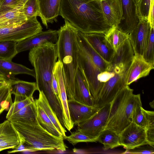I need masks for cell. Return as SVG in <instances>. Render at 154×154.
<instances>
[{"mask_svg": "<svg viewBox=\"0 0 154 154\" xmlns=\"http://www.w3.org/2000/svg\"><path fill=\"white\" fill-rule=\"evenodd\" d=\"M59 15L84 34L105 35L113 28L106 20L101 0H61Z\"/></svg>", "mask_w": 154, "mask_h": 154, "instance_id": "cell-1", "label": "cell"}, {"mask_svg": "<svg viewBox=\"0 0 154 154\" xmlns=\"http://www.w3.org/2000/svg\"><path fill=\"white\" fill-rule=\"evenodd\" d=\"M58 30L56 43L58 60L62 65L66 93L68 99H74V81L79 67V48L77 40L78 30L68 21Z\"/></svg>", "mask_w": 154, "mask_h": 154, "instance_id": "cell-2", "label": "cell"}, {"mask_svg": "<svg viewBox=\"0 0 154 154\" xmlns=\"http://www.w3.org/2000/svg\"><path fill=\"white\" fill-rule=\"evenodd\" d=\"M58 58L57 44L46 42L29 50V60L34 68L38 90L49 101L57 96L52 85L53 70Z\"/></svg>", "mask_w": 154, "mask_h": 154, "instance_id": "cell-3", "label": "cell"}, {"mask_svg": "<svg viewBox=\"0 0 154 154\" xmlns=\"http://www.w3.org/2000/svg\"><path fill=\"white\" fill-rule=\"evenodd\" d=\"M139 106H142L140 94H134L133 90L129 85H125L110 103L109 116L104 129L112 131L119 134L133 122L135 110Z\"/></svg>", "mask_w": 154, "mask_h": 154, "instance_id": "cell-4", "label": "cell"}, {"mask_svg": "<svg viewBox=\"0 0 154 154\" xmlns=\"http://www.w3.org/2000/svg\"><path fill=\"white\" fill-rule=\"evenodd\" d=\"M11 123L20 136L36 151L56 149L63 151L68 148L63 137L59 138L49 133L40 125L38 120L30 124Z\"/></svg>", "mask_w": 154, "mask_h": 154, "instance_id": "cell-5", "label": "cell"}, {"mask_svg": "<svg viewBox=\"0 0 154 154\" xmlns=\"http://www.w3.org/2000/svg\"><path fill=\"white\" fill-rule=\"evenodd\" d=\"M78 46L79 67L83 72L88 83L90 93L96 105L104 83L100 82L98 79V76L101 71L96 66L85 51L78 45Z\"/></svg>", "mask_w": 154, "mask_h": 154, "instance_id": "cell-6", "label": "cell"}, {"mask_svg": "<svg viewBox=\"0 0 154 154\" xmlns=\"http://www.w3.org/2000/svg\"><path fill=\"white\" fill-rule=\"evenodd\" d=\"M36 17L28 18L20 26L0 28V41L17 42L42 31V28Z\"/></svg>", "mask_w": 154, "mask_h": 154, "instance_id": "cell-7", "label": "cell"}, {"mask_svg": "<svg viewBox=\"0 0 154 154\" xmlns=\"http://www.w3.org/2000/svg\"><path fill=\"white\" fill-rule=\"evenodd\" d=\"M110 107V103L100 108L91 117L78 124L77 130L91 137H97L106 127Z\"/></svg>", "mask_w": 154, "mask_h": 154, "instance_id": "cell-8", "label": "cell"}, {"mask_svg": "<svg viewBox=\"0 0 154 154\" xmlns=\"http://www.w3.org/2000/svg\"><path fill=\"white\" fill-rule=\"evenodd\" d=\"M134 54L130 41L126 39L115 51L110 62L109 71L124 75L131 64Z\"/></svg>", "mask_w": 154, "mask_h": 154, "instance_id": "cell-9", "label": "cell"}, {"mask_svg": "<svg viewBox=\"0 0 154 154\" xmlns=\"http://www.w3.org/2000/svg\"><path fill=\"white\" fill-rule=\"evenodd\" d=\"M120 146L126 149H133L148 144L145 129L132 122L119 134Z\"/></svg>", "mask_w": 154, "mask_h": 154, "instance_id": "cell-10", "label": "cell"}, {"mask_svg": "<svg viewBox=\"0 0 154 154\" xmlns=\"http://www.w3.org/2000/svg\"><path fill=\"white\" fill-rule=\"evenodd\" d=\"M150 29L148 19H140L136 27L128 35L134 55L143 56Z\"/></svg>", "mask_w": 154, "mask_h": 154, "instance_id": "cell-11", "label": "cell"}, {"mask_svg": "<svg viewBox=\"0 0 154 154\" xmlns=\"http://www.w3.org/2000/svg\"><path fill=\"white\" fill-rule=\"evenodd\" d=\"M123 15L120 23L116 27L128 35L136 27L140 19L136 0H121Z\"/></svg>", "mask_w": 154, "mask_h": 154, "instance_id": "cell-12", "label": "cell"}, {"mask_svg": "<svg viewBox=\"0 0 154 154\" xmlns=\"http://www.w3.org/2000/svg\"><path fill=\"white\" fill-rule=\"evenodd\" d=\"M124 75L115 73V75L104 83L100 93L96 106L100 108L111 103L119 91L125 85Z\"/></svg>", "mask_w": 154, "mask_h": 154, "instance_id": "cell-13", "label": "cell"}, {"mask_svg": "<svg viewBox=\"0 0 154 154\" xmlns=\"http://www.w3.org/2000/svg\"><path fill=\"white\" fill-rule=\"evenodd\" d=\"M154 64L146 61L142 56L134 55L132 62L125 73V85H129L138 79L149 75L154 69Z\"/></svg>", "mask_w": 154, "mask_h": 154, "instance_id": "cell-14", "label": "cell"}, {"mask_svg": "<svg viewBox=\"0 0 154 154\" xmlns=\"http://www.w3.org/2000/svg\"><path fill=\"white\" fill-rule=\"evenodd\" d=\"M58 30L49 29L42 31L32 36L17 42L16 50L17 53L30 50L46 42L56 44L58 40Z\"/></svg>", "mask_w": 154, "mask_h": 154, "instance_id": "cell-15", "label": "cell"}, {"mask_svg": "<svg viewBox=\"0 0 154 154\" xmlns=\"http://www.w3.org/2000/svg\"><path fill=\"white\" fill-rule=\"evenodd\" d=\"M53 73L57 82L60 100L63 110L64 126L69 131H70L73 128L74 124L72 121L69 116L68 98L62 72V65L60 61L58 60L56 63L54 68Z\"/></svg>", "mask_w": 154, "mask_h": 154, "instance_id": "cell-16", "label": "cell"}, {"mask_svg": "<svg viewBox=\"0 0 154 154\" xmlns=\"http://www.w3.org/2000/svg\"><path fill=\"white\" fill-rule=\"evenodd\" d=\"M68 105L71 119L77 125L91 117L100 109L96 106H88L74 99H68Z\"/></svg>", "mask_w": 154, "mask_h": 154, "instance_id": "cell-17", "label": "cell"}, {"mask_svg": "<svg viewBox=\"0 0 154 154\" xmlns=\"http://www.w3.org/2000/svg\"><path fill=\"white\" fill-rule=\"evenodd\" d=\"M74 99L88 106H95L90 93L88 83L83 72L79 67L75 79Z\"/></svg>", "mask_w": 154, "mask_h": 154, "instance_id": "cell-18", "label": "cell"}, {"mask_svg": "<svg viewBox=\"0 0 154 154\" xmlns=\"http://www.w3.org/2000/svg\"><path fill=\"white\" fill-rule=\"evenodd\" d=\"M85 38L96 52L109 63L115 51L102 33L84 34Z\"/></svg>", "mask_w": 154, "mask_h": 154, "instance_id": "cell-19", "label": "cell"}, {"mask_svg": "<svg viewBox=\"0 0 154 154\" xmlns=\"http://www.w3.org/2000/svg\"><path fill=\"white\" fill-rule=\"evenodd\" d=\"M103 11L106 20L111 27H117L123 15L121 0H101Z\"/></svg>", "mask_w": 154, "mask_h": 154, "instance_id": "cell-20", "label": "cell"}, {"mask_svg": "<svg viewBox=\"0 0 154 154\" xmlns=\"http://www.w3.org/2000/svg\"><path fill=\"white\" fill-rule=\"evenodd\" d=\"M40 17L43 24L48 28V24L57 21L61 0H37Z\"/></svg>", "mask_w": 154, "mask_h": 154, "instance_id": "cell-21", "label": "cell"}, {"mask_svg": "<svg viewBox=\"0 0 154 154\" xmlns=\"http://www.w3.org/2000/svg\"><path fill=\"white\" fill-rule=\"evenodd\" d=\"M11 92L15 96L14 102L32 97L33 94L38 90L36 83L18 80H11L10 82Z\"/></svg>", "mask_w": 154, "mask_h": 154, "instance_id": "cell-22", "label": "cell"}, {"mask_svg": "<svg viewBox=\"0 0 154 154\" xmlns=\"http://www.w3.org/2000/svg\"><path fill=\"white\" fill-rule=\"evenodd\" d=\"M20 137L11 122L8 120L0 124V146L8 149L17 146Z\"/></svg>", "mask_w": 154, "mask_h": 154, "instance_id": "cell-23", "label": "cell"}, {"mask_svg": "<svg viewBox=\"0 0 154 154\" xmlns=\"http://www.w3.org/2000/svg\"><path fill=\"white\" fill-rule=\"evenodd\" d=\"M77 40L78 45L85 51L101 71H109V63L106 61L94 49L83 33L79 31L77 34Z\"/></svg>", "mask_w": 154, "mask_h": 154, "instance_id": "cell-24", "label": "cell"}, {"mask_svg": "<svg viewBox=\"0 0 154 154\" xmlns=\"http://www.w3.org/2000/svg\"><path fill=\"white\" fill-rule=\"evenodd\" d=\"M7 119L11 123L30 124L37 121L36 107L35 100Z\"/></svg>", "mask_w": 154, "mask_h": 154, "instance_id": "cell-25", "label": "cell"}, {"mask_svg": "<svg viewBox=\"0 0 154 154\" xmlns=\"http://www.w3.org/2000/svg\"><path fill=\"white\" fill-rule=\"evenodd\" d=\"M22 7H18L0 14V28L19 26L25 23L27 19Z\"/></svg>", "mask_w": 154, "mask_h": 154, "instance_id": "cell-26", "label": "cell"}, {"mask_svg": "<svg viewBox=\"0 0 154 154\" xmlns=\"http://www.w3.org/2000/svg\"><path fill=\"white\" fill-rule=\"evenodd\" d=\"M39 97L35 100L42 108L52 123L63 137L66 136V131L60 123L57 115L51 106L42 91H39Z\"/></svg>", "mask_w": 154, "mask_h": 154, "instance_id": "cell-27", "label": "cell"}, {"mask_svg": "<svg viewBox=\"0 0 154 154\" xmlns=\"http://www.w3.org/2000/svg\"><path fill=\"white\" fill-rule=\"evenodd\" d=\"M0 68L8 72L14 76L19 74H26L35 78L34 69H30L22 65L14 63L11 61L0 59Z\"/></svg>", "mask_w": 154, "mask_h": 154, "instance_id": "cell-28", "label": "cell"}, {"mask_svg": "<svg viewBox=\"0 0 154 154\" xmlns=\"http://www.w3.org/2000/svg\"><path fill=\"white\" fill-rule=\"evenodd\" d=\"M35 103L37 118L40 125L51 134L59 138L63 137L39 105L35 102Z\"/></svg>", "mask_w": 154, "mask_h": 154, "instance_id": "cell-29", "label": "cell"}, {"mask_svg": "<svg viewBox=\"0 0 154 154\" xmlns=\"http://www.w3.org/2000/svg\"><path fill=\"white\" fill-rule=\"evenodd\" d=\"M103 145V149L106 150L120 146L119 135L115 132L104 129L97 137V141Z\"/></svg>", "mask_w": 154, "mask_h": 154, "instance_id": "cell-30", "label": "cell"}, {"mask_svg": "<svg viewBox=\"0 0 154 154\" xmlns=\"http://www.w3.org/2000/svg\"><path fill=\"white\" fill-rule=\"evenodd\" d=\"M105 36L115 51L128 38V35L119 30L116 27H113Z\"/></svg>", "mask_w": 154, "mask_h": 154, "instance_id": "cell-31", "label": "cell"}, {"mask_svg": "<svg viewBox=\"0 0 154 154\" xmlns=\"http://www.w3.org/2000/svg\"><path fill=\"white\" fill-rule=\"evenodd\" d=\"M17 43L14 41H0V59L11 61L18 54L16 48Z\"/></svg>", "mask_w": 154, "mask_h": 154, "instance_id": "cell-32", "label": "cell"}, {"mask_svg": "<svg viewBox=\"0 0 154 154\" xmlns=\"http://www.w3.org/2000/svg\"><path fill=\"white\" fill-rule=\"evenodd\" d=\"M11 95L10 83L0 89V114L5 110L8 111L12 105Z\"/></svg>", "mask_w": 154, "mask_h": 154, "instance_id": "cell-33", "label": "cell"}, {"mask_svg": "<svg viewBox=\"0 0 154 154\" xmlns=\"http://www.w3.org/2000/svg\"><path fill=\"white\" fill-rule=\"evenodd\" d=\"M63 139L67 140L73 145L81 142H93L97 141V137L94 138L86 135L77 130L69 136L63 137Z\"/></svg>", "mask_w": 154, "mask_h": 154, "instance_id": "cell-34", "label": "cell"}, {"mask_svg": "<svg viewBox=\"0 0 154 154\" xmlns=\"http://www.w3.org/2000/svg\"><path fill=\"white\" fill-rule=\"evenodd\" d=\"M22 10L27 19L33 17H40L37 0H27L22 7Z\"/></svg>", "mask_w": 154, "mask_h": 154, "instance_id": "cell-35", "label": "cell"}, {"mask_svg": "<svg viewBox=\"0 0 154 154\" xmlns=\"http://www.w3.org/2000/svg\"><path fill=\"white\" fill-rule=\"evenodd\" d=\"M154 27H151L148 40L143 55L147 61L154 64Z\"/></svg>", "mask_w": 154, "mask_h": 154, "instance_id": "cell-36", "label": "cell"}, {"mask_svg": "<svg viewBox=\"0 0 154 154\" xmlns=\"http://www.w3.org/2000/svg\"><path fill=\"white\" fill-rule=\"evenodd\" d=\"M151 0H140L137 4V13L140 20L148 19Z\"/></svg>", "mask_w": 154, "mask_h": 154, "instance_id": "cell-37", "label": "cell"}, {"mask_svg": "<svg viewBox=\"0 0 154 154\" xmlns=\"http://www.w3.org/2000/svg\"><path fill=\"white\" fill-rule=\"evenodd\" d=\"M32 97L28 98L24 100L14 102L11 106L7 113L6 118L7 119L11 115L18 111L23 107L31 103L33 100Z\"/></svg>", "mask_w": 154, "mask_h": 154, "instance_id": "cell-38", "label": "cell"}, {"mask_svg": "<svg viewBox=\"0 0 154 154\" xmlns=\"http://www.w3.org/2000/svg\"><path fill=\"white\" fill-rule=\"evenodd\" d=\"M143 109L142 106H139L136 108L134 113L133 122L145 129L146 119Z\"/></svg>", "mask_w": 154, "mask_h": 154, "instance_id": "cell-39", "label": "cell"}, {"mask_svg": "<svg viewBox=\"0 0 154 154\" xmlns=\"http://www.w3.org/2000/svg\"><path fill=\"white\" fill-rule=\"evenodd\" d=\"M123 153L151 154L154 153V147L149 144H146L133 149H126Z\"/></svg>", "mask_w": 154, "mask_h": 154, "instance_id": "cell-40", "label": "cell"}, {"mask_svg": "<svg viewBox=\"0 0 154 154\" xmlns=\"http://www.w3.org/2000/svg\"><path fill=\"white\" fill-rule=\"evenodd\" d=\"M20 0H2L0 5V14L21 7L19 5Z\"/></svg>", "mask_w": 154, "mask_h": 154, "instance_id": "cell-41", "label": "cell"}, {"mask_svg": "<svg viewBox=\"0 0 154 154\" xmlns=\"http://www.w3.org/2000/svg\"><path fill=\"white\" fill-rule=\"evenodd\" d=\"M20 137V142L19 145L15 148L12 149L13 150L8 151V153H15L26 151L31 152L36 151L33 146L27 143L23 138Z\"/></svg>", "mask_w": 154, "mask_h": 154, "instance_id": "cell-42", "label": "cell"}, {"mask_svg": "<svg viewBox=\"0 0 154 154\" xmlns=\"http://www.w3.org/2000/svg\"><path fill=\"white\" fill-rule=\"evenodd\" d=\"M115 73L113 71H105L101 72L98 76V79L101 83H104L114 76Z\"/></svg>", "mask_w": 154, "mask_h": 154, "instance_id": "cell-43", "label": "cell"}, {"mask_svg": "<svg viewBox=\"0 0 154 154\" xmlns=\"http://www.w3.org/2000/svg\"><path fill=\"white\" fill-rule=\"evenodd\" d=\"M154 0L151 1L149 11L148 20L151 27H154Z\"/></svg>", "mask_w": 154, "mask_h": 154, "instance_id": "cell-44", "label": "cell"}, {"mask_svg": "<svg viewBox=\"0 0 154 154\" xmlns=\"http://www.w3.org/2000/svg\"><path fill=\"white\" fill-rule=\"evenodd\" d=\"M52 85L53 89L55 94L60 100L57 82L56 77L53 73L52 79Z\"/></svg>", "mask_w": 154, "mask_h": 154, "instance_id": "cell-45", "label": "cell"}, {"mask_svg": "<svg viewBox=\"0 0 154 154\" xmlns=\"http://www.w3.org/2000/svg\"><path fill=\"white\" fill-rule=\"evenodd\" d=\"M0 75L6 77L11 80L16 79L14 75L0 68Z\"/></svg>", "mask_w": 154, "mask_h": 154, "instance_id": "cell-46", "label": "cell"}, {"mask_svg": "<svg viewBox=\"0 0 154 154\" xmlns=\"http://www.w3.org/2000/svg\"><path fill=\"white\" fill-rule=\"evenodd\" d=\"M10 81H0V89L4 86L8 84Z\"/></svg>", "mask_w": 154, "mask_h": 154, "instance_id": "cell-47", "label": "cell"}, {"mask_svg": "<svg viewBox=\"0 0 154 154\" xmlns=\"http://www.w3.org/2000/svg\"><path fill=\"white\" fill-rule=\"evenodd\" d=\"M11 80L6 77L0 75V81H11Z\"/></svg>", "mask_w": 154, "mask_h": 154, "instance_id": "cell-48", "label": "cell"}, {"mask_svg": "<svg viewBox=\"0 0 154 154\" xmlns=\"http://www.w3.org/2000/svg\"><path fill=\"white\" fill-rule=\"evenodd\" d=\"M27 0H20L19 2V5L21 6H22L24 4Z\"/></svg>", "mask_w": 154, "mask_h": 154, "instance_id": "cell-49", "label": "cell"}, {"mask_svg": "<svg viewBox=\"0 0 154 154\" xmlns=\"http://www.w3.org/2000/svg\"><path fill=\"white\" fill-rule=\"evenodd\" d=\"M149 105L150 106L152 107V109H154V100H153L152 102H151L149 103Z\"/></svg>", "mask_w": 154, "mask_h": 154, "instance_id": "cell-50", "label": "cell"}, {"mask_svg": "<svg viewBox=\"0 0 154 154\" xmlns=\"http://www.w3.org/2000/svg\"><path fill=\"white\" fill-rule=\"evenodd\" d=\"M8 149L7 148L5 147H2L0 146V151L3 150Z\"/></svg>", "mask_w": 154, "mask_h": 154, "instance_id": "cell-51", "label": "cell"}, {"mask_svg": "<svg viewBox=\"0 0 154 154\" xmlns=\"http://www.w3.org/2000/svg\"><path fill=\"white\" fill-rule=\"evenodd\" d=\"M140 0H136V2H137V4L139 2Z\"/></svg>", "mask_w": 154, "mask_h": 154, "instance_id": "cell-52", "label": "cell"}, {"mask_svg": "<svg viewBox=\"0 0 154 154\" xmlns=\"http://www.w3.org/2000/svg\"><path fill=\"white\" fill-rule=\"evenodd\" d=\"M2 0H0V5H1V3L2 2Z\"/></svg>", "mask_w": 154, "mask_h": 154, "instance_id": "cell-53", "label": "cell"}]
</instances>
